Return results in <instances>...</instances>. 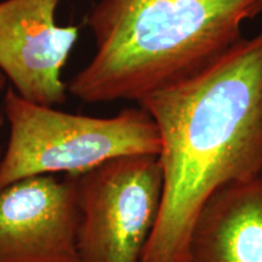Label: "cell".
<instances>
[{"instance_id": "obj_1", "label": "cell", "mask_w": 262, "mask_h": 262, "mask_svg": "<svg viewBox=\"0 0 262 262\" xmlns=\"http://www.w3.org/2000/svg\"><path fill=\"white\" fill-rule=\"evenodd\" d=\"M137 103L158 129L163 170L162 205L142 262H182L208 195L262 175V32Z\"/></svg>"}, {"instance_id": "obj_2", "label": "cell", "mask_w": 262, "mask_h": 262, "mask_svg": "<svg viewBox=\"0 0 262 262\" xmlns=\"http://www.w3.org/2000/svg\"><path fill=\"white\" fill-rule=\"evenodd\" d=\"M261 14L262 0H101L88 17L96 51L68 93L139 102L217 60Z\"/></svg>"}, {"instance_id": "obj_3", "label": "cell", "mask_w": 262, "mask_h": 262, "mask_svg": "<svg viewBox=\"0 0 262 262\" xmlns=\"http://www.w3.org/2000/svg\"><path fill=\"white\" fill-rule=\"evenodd\" d=\"M4 111L10 133L0 191L33 176L78 175L118 157L159 155L158 129L140 106L111 118L72 114L33 103L10 88Z\"/></svg>"}, {"instance_id": "obj_4", "label": "cell", "mask_w": 262, "mask_h": 262, "mask_svg": "<svg viewBox=\"0 0 262 262\" xmlns=\"http://www.w3.org/2000/svg\"><path fill=\"white\" fill-rule=\"evenodd\" d=\"M79 262H142L162 205L158 155H130L78 173Z\"/></svg>"}, {"instance_id": "obj_5", "label": "cell", "mask_w": 262, "mask_h": 262, "mask_svg": "<svg viewBox=\"0 0 262 262\" xmlns=\"http://www.w3.org/2000/svg\"><path fill=\"white\" fill-rule=\"evenodd\" d=\"M78 175H39L0 191V262H79Z\"/></svg>"}, {"instance_id": "obj_6", "label": "cell", "mask_w": 262, "mask_h": 262, "mask_svg": "<svg viewBox=\"0 0 262 262\" xmlns=\"http://www.w3.org/2000/svg\"><path fill=\"white\" fill-rule=\"evenodd\" d=\"M60 2H0V71L19 96L49 107L67 98L61 72L79 37L77 26L56 24Z\"/></svg>"}, {"instance_id": "obj_7", "label": "cell", "mask_w": 262, "mask_h": 262, "mask_svg": "<svg viewBox=\"0 0 262 262\" xmlns=\"http://www.w3.org/2000/svg\"><path fill=\"white\" fill-rule=\"evenodd\" d=\"M182 262H262V175L224 183L208 195Z\"/></svg>"}, {"instance_id": "obj_8", "label": "cell", "mask_w": 262, "mask_h": 262, "mask_svg": "<svg viewBox=\"0 0 262 262\" xmlns=\"http://www.w3.org/2000/svg\"><path fill=\"white\" fill-rule=\"evenodd\" d=\"M5 83H6V77H5V74L3 73L2 71H0V94H2L3 89H4V88H5Z\"/></svg>"}]
</instances>
